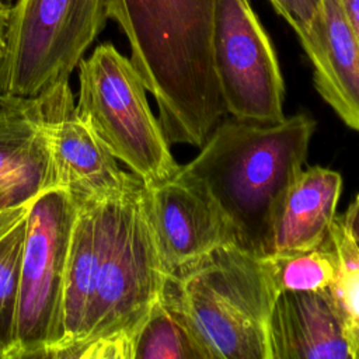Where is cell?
<instances>
[{"mask_svg":"<svg viewBox=\"0 0 359 359\" xmlns=\"http://www.w3.org/2000/svg\"><path fill=\"white\" fill-rule=\"evenodd\" d=\"M217 0H109L168 143L201 147L227 114L213 67Z\"/></svg>","mask_w":359,"mask_h":359,"instance_id":"cell-1","label":"cell"},{"mask_svg":"<svg viewBox=\"0 0 359 359\" xmlns=\"http://www.w3.org/2000/svg\"><path fill=\"white\" fill-rule=\"evenodd\" d=\"M316 126L307 114L273 123L223 118L180 168L213 199L237 244L262 255L273 213L303 168Z\"/></svg>","mask_w":359,"mask_h":359,"instance_id":"cell-2","label":"cell"},{"mask_svg":"<svg viewBox=\"0 0 359 359\" xmlns=\"http://www.w3.org/2000/svg\"><path fill=\"white\" fill-rule=\"evenodd\" d=\"M102 251L84 342L69 358L133 359L135 338L158 299L165 271L147 215L144 182L133 175L100 206Z\"/></svg>","mask_w":359,"mask_h":359,"instance_id":"cell-3","label":"cell"},{"mask_svg":"<svg viewBox=\"0 0 359 359\" xmlns=\"http://www.w3.org/2000/svg\"><path fill=\"white\" fill-rule=\"evenodd\" d=\"M278 293L262 257L231 243L167 275L160 297L182 314L210 359H271Z\"/></svg>","mask_w":359,"mask_h":359,"instance_id":"cell-4","label":"cell"},{"mask_svg":"<svg viewBox=\"0 0 359 359\" xmlns=\"http://www.w3.org/2000/svg\"><path fill=\"white\" fill-rule=\"evenodd\" d=\"M146 91L130 59L112 43L98 45L79 63V116L116 160L149 185L167 180L180 165Z\"/></svg>","mask_w":359,"mask_h":359,"instance_id":"cell-5","label":"cell"},{"mask_svg":"<svg viewBox=\"0 0 359 359\" xmlns=\"http://www.w3.org/2000/svg\"><path fill=\"white\" fill-rule=\"evenodd\" d=\"M108 18L109 0H17L6 11L0 94L35 97L69 80Z\"/></svg>","mask_w":359,"mask_h":359,"instance_id":"cell-6","label":"cell"},{"mask_svg":"<svg viewBox=\"0 0 359 359\" xmlns=\"http://www.w3.org/2000/svg\"><path fill=\"white\" fill-rule=\"evenodd\" d=\"M77 206L56 188L28 208L11 359L52 358L63 339V290Z\"/></svg>","mask_w":359,"mask_h":359,"instance_id":"cell-7","label":"cell"},{"mask_svg":"<svg viewBox=\"0 0 359 359\" xmlns=\"http://www.w3.org/2000/svg\"><path fill=\"white\" fill-rule=\"evenodd\" d=\"M212 55L222 100L231 116L264 123L286 116L278 59L248 0H217Z\"/></svg>","mask_w":359,"mask_h":359,"instance_id":"cell-8","label":"cell"},{"mask_svg":"<svg viewBox=\"0 0 359 359\" xmlns=\"http://www.w3.org/2000/svg\"><path fill=\"white\" fill-rule=\"evenodd\" d=\"M43 132L52 188L66 192L77 208L95 206L118 195L133 178L94 130L79 116L69 80L34 97Z\"/></svg>","mask_w":359,"mask_h":359,"instance_id":"cell-9","label":"cell"},{"mask_svg":"<svg viewBox=\"0 0 359 359\" xmlns=\"http://www.w3.org/2000/svg\"><path fill=\"white\" fill-rule=\"evenodd\" d=\"M144 199L165 275L191 266L222 245L237 244L213 199L180 167L167 180L144 184Z\"/></svg>","mask_w":359,"mask_h":359,"instance_id":"cell-10","label":"cell"},{"mask_svg":"<svg viewBox=\"0 0 359 359\" xmlns=\"http://www.w3.org/2000/svg\"><path fill=\"white\" fill-rule=\"evenodd\" d=\"M268 341L271 359H358L353 330L328 289L279 292Z\"/></svg>","mask_w":359,"mask_h":359,"instance_id":"cell-11","label":"cell"},{"mask_svg":"<svg viewBox=\"0 0 359 359\" xmlns=\"http://www.w3.org/2000/svg\"><path fill=\"white\" fill-rule=\"evenodd\" d=\"M299 38L311 60L318 94L346 126L359 132V46L339 0H323Z\"/></svg>","mask_w":359,"mask_h":359,"instance_id":"cell-12","label":"cell"},{"mask_svg":"<svg viewBox=\"0 0 359 359\" xmlns=\"http://www.w3.org/2000/svg\"><path fill=\"white\" fill-rule=\"evenodd\" d=\"M341 191L338 171L320 165L302 168L273 213L264 254L306 251L323 244L337 216Z\"/></svg>","mask_w":359,"mask_h":359,"instance_id":"cell-13","label":"cell"},{"mask_svg":"<svg viewBox=\"0 0 359 359\" xmlns=\"http://www.w3.org/2000/svg\"><path fill=\"white\" fill-rule=\"evenodd\" d=\"M50 188L49 153L34 97L0 94V189L24 205Z\"/></svg>","mask_w":359,"mask_h":359,"instance_id":"cell-14","label":"cell"},{"mask_svg":"<svg viewBox=\"0 0 359 359\" xmlns=\"http://www.w3.org/2000/svg\"><path fill=\"white\" fill-rule=\"evenodd\" d=\"M100 205L77 208L63 290V339L52 359H67L87 334L102 251Z\"/></svg>","mask_w":359,"mask_h":359,"instance_id":"cell-15","label":"cell"},{"mask_svg":"<svg viewBox=\"0 0 359 359\" xmlns=\"http://www.w3.org/2000/svg\"><path fill=\"white\" fill-rule=\"evenodd\" d=\"M133 359H210L182 314L160 296L143 321Z\"/></svg>","mask_w":359,"mask_h":359,"instance_id":"cell-16","label":"cell"},{"mask_svg":"<svg viewBox=\"0 0 359 359\" xmlns=\"http://www.w3.org/2000/svg\"><path fill=\"white\" fill-rule=\"evenodd\" d=\"M261 257L278 292L328 289L338 271V255L330 234L311 250Z\"/></svg>","mask_w":359,"mask_h":359,"instance_id":"cell-17","label":"cell"},{"mask_svg":"<svg viewBox=\"0 0 359 359\" xmlns=\"http://www.w3.org/2000/svg\"><path fill=\"white\" fill-rule=\"evenodd\" d=\"M25 217L0 236V359H11L17 311L20 261L25 240Z\"/></svg>","mask_w":359,"mask_h":359,"instance_id":"cell-18","label":"cell"},{"mask_svg":"<svg viewBox=\"0 0 359 359\" xmlns=\"http://www.w3.org/2000/svg\"><path fill=\"white\" fill-rule=\"evenodd\" d=\"M330 236L332 238L337 255L338 271L335 280L328 287L339 306L342 314L353 330L355 338L359 334V251L346 237L338 216L331 226ZM358 349V348H356Z\"/></svg>","mask_w":359,"mask_h":359,"instance_id":"cell-19","label":"cell"},{"mask_svg":"<svg viewBox=\"0 0 359 359\" xmlns=\"http://www.w3.org/2000/svg\"><path fill=\"white\" fill-rule=\"evenodd\" d=\"M323 0H271L278 13L290 24L297 36L304 34L316 18Z\"/></svg>","mask_w":359,"mask_h":359,"instance_id":"cell-20","label":"cell"},{"mask_svg":"<svg viewBox=\"0 0 359 359\" xmlns=\"http://www.w3.org/2000/svg\"><path fill=\"white\" fill-rule=\"evenodd\" d=\"M338 219L346 237L359 251V195L352 201L346 212L342 216H338Z\"/></svg>","mask_w":359,"mask_h":359,"instance_id":"cell-21","label":"cell"},{"mask_svg":"<svg viewBox=\"0 0 359 359\" xmlns=\"http://www.w3.org/2000/svg\"><path fill=\"white\" fill-rule=\"evenodd\" d=\"M344 17L359 46V0H339Z\"/></svg>","mask_w":359,"mask_h":359,"instance_id":"cell-22","label":"cell"},{"mask_svg":"<svg viewBox=\"0 0 359 359\" xmlns=\"http://www.w3.org/2000/svg\"><path fill=\"white\" fill-rule=\"evenodd\" d=\"M6 11L7 8H4L1 0H0V52L3 48V29H4V20H6Z\"/></svg>","mask_w":359,"mask_h":359,"instance_id":"cell-23","label":"cell"},{"mask_svg":"<svg viewBox=\"0 0 359 359\" xmlns=\"http://www.w3.org/2000/svg\"><path fill=\"white\" fill-rule=\"evenodd\" d=\"M356 348H358V359H359V334H358V338H356Z\"/></svg>","mask_w":359,"mask_h":359,"instance_id":"cell-24","label":"cell"}]
</instances>
